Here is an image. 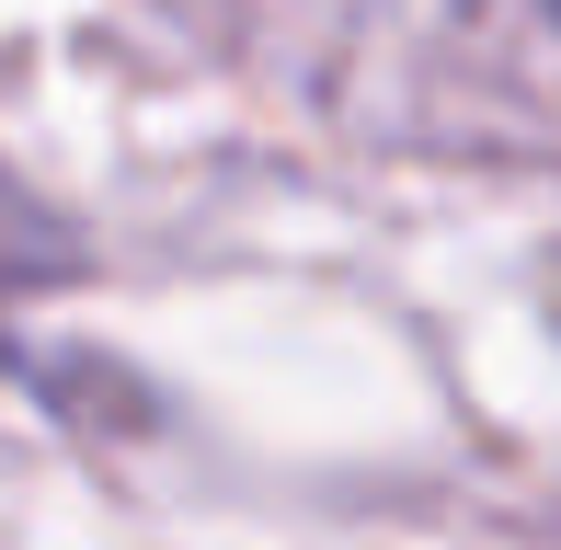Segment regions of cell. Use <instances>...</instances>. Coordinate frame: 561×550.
<instances>
[{
	"mask_svg": "<svg viewBox=\"0 0 561 550\" xmlns=\"http://www.w3.org/2000/svg\"><path fill=\"white\" fill-rule=\"evenodd\" d=\"M69 264H81V241H69L58 218H46L12 172H0V310H12V298H35V287H58Z\"/></svg>",
	"mask_w": 561,
	"mask_h": 550,
	"instance_id": "obj_1",
	"label": "cell"
}]
</instances>
